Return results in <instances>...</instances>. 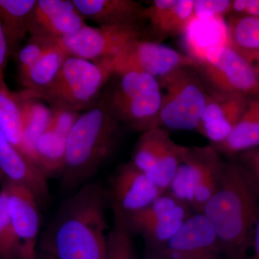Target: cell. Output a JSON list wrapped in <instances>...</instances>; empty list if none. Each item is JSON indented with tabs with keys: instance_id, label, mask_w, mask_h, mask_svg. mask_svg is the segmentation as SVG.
Wrapping results in <instances>:
<instances>
[{
	"instance_id": "obj_1",
	"label": "cell",
	"mask_w": 259,
	"mask_h": 259,
	"mask_svg": "<svg viewBox=\"0 0 259 259\" xmlns=\"http://www.w3.org/2000/svg\"><path fill=\"white\" fill-rule=\"evenodd\" d=\"M106 191L88 182L58 210L42 238V250L56 259H107Z\"/></svg>"
},
{
	"instance_id": "obj_2",
	"label": "cell",
	"mask_w": 259,
	"mask_h": 259,
	"mask_svg": "<svg viewBox=\"0 0 259 259\" xmlns=\"http://www.w3.org/2000/svg\"><path fill=\"white\" fill-rule=\"evenodd\" d=\"M226 259H247L259 214V193L243 167L223 163L217 192L204 206Z\"/></svg>"
},
{
	"instance_id": "obj_3",
	"label": "cell",
	"mask_w": 259,
	"mask_h": 259,
	"mask_svg": "<svg viewBox=\"0 0 259 259\" xmlns=\"http://www.w3.org/2000/svg\"><path fill=\"white\" fill-rule=\"evenodd\" d=\"M120 123L100 99L80 114L66 144L61 185L76 191L92 178L115 151Z\"/></svg>"
},
{
	"instance_id": "obj_4",
	"label": "cell",
	"mask_w": 259,
	"mask_h": 259,
	"mask_svg": "<svg viewBox=\"0 0 259 259\" xmlns=\"http://www.w3.org/2000/svg\"><path fill=\"white\" fill-rule=\"evenodd\" d=\"M112 76L113 71L106 62L69 56L49 88L37 93L25 92L47 102L51 108L79 112L96 105Z\"/></svg>"
},
{
	"instance_id": "obj_5",
	"label": "cell",
	"mask_w": 259,
	"mask_h": 259,
	"mask_svg": "<svg viewBox=\"0 0 259 259\" xmlns=\"http://www.w3.org/2000/svg\"><path fill=\"white\" fill-rule=\"evenodd\" d=\"M100 99L119 122L145 132L154 128L162 93L156 78L131 71L114 74Z\"/></svg>"
},
{
	"instance_id": "obj_6",
	"label": "cell",
	"mask_w": 259,
	"mask_h": 259,
	"mask_svg": "<svg viewBox=\"0 0 259 259\" xmlns=\"http://www.w3.org/2000/svg\"><path fill=\"white\" fill-rule=\"evenodd\" d=\"M158 80L162 100L154 128L197 130L209 92L195 68H181Z\"/></svg>"
},
{
	"instance_id": "obj_7",
	"label": "cell",
	"mask_w": 259,
	"mask_h": 259,
	"mask_svg": "<svg viewBox=\"0 0 259 259\" xmlns=\"http://www.w3.org/2000/svg\"><path fill=\"white\" fill-rule=\"evenodd\" d=\"M223 163L213 146L186 147L168 190L197 213L217 192Z\"/></svg>"
},
{
	"instance_id": "obj_8",
	"label": "cell",
	"mask_w": 259,
	"mask_h": 259,
	"mask_svg": "<svg viewBox=\"0 0 259 259\" xmlns=\"http://www.w3.org/2000/svg\"><path fill=\"white\" fill-rule=\"evenodd\" d=\"M195 60V69L210 91L259 96L258 73L246 57L231 44L210 48Z\"/></svg>"
},
{
	"instance_id": "obj_9",
	"label": "cell",
	"mask_w": 259,
	"mask_h": 259,
	"mask_svg": "<svg viewBox=\"0 0 259 259\" xmlns=\"http://www.w3.org/2000/svg\"><path fill=\"white\" fill-rule=\"evenodd\" d=\"M142 24L91 27L58 39L69 56L95 63L110 61L125 48L142 38Z\"/></svg>"
},
{
	"instance_id": "obj_10",
	"label": "cell",
	"mask_w": 259,
	"mask_h": 259,
	"mask_svg": "<svg viewBox=\"0 0 259 259\" xmlns=\"http://www.w3.org/2000/svg\"><path fill=\"white\" fill-rule=\"evenodd\" d=\"M191 215L188 204L166 192L146 208L122 218L131 231L142 234L148 248L158 254Z\"/></svg>"
},
{
	"instance_id": "obj_11",
	"label": "cell",
	"mask_w": 259,
	"mask_h": 259,
	"mask_svg": "<svg viewBox=\"0 0 259 259\" xmlns=\"http://www.w3.org/2000/svg\"><path fill=\"white\" fill-rule=\"evenodd\" d=\"M108 63L113 75L141 72L161 79L176 70L194 67L197 62L191 56L184 55L175 49L156 41L141 38L125 48Z\"/></svg>"
},
{
	"instance_id": "obj_12",
	"label": "cell",
	"mask_w": 259,
	"mask_h": 259,
	"mask_svg": "<svg viewBox=\"0 0 259 259\" xmlns=\"http://www.w3.org/2000/svg\"><path fill=\"white\" fill-rule=\"evenodd\" d=\"M185 148L174 142L166 130L155 127L141 135L131 161L166 192L182 161Z\"/></svg>"
},
{
	"instance_id": "obj_13",
	"label": "cell",
	"mask_w": 259,
	"mask_h": 259,
	"mask_svg": "<svg viewBox=\"0 0 259 259\" xmlns=\"http://www.w3.org/2000/svg\"><path fill=\"white\" fill-rule=\"evenodd\" d=\"M163 193L131 161L116 169L106 192L114 214L123 218L146 208Z\"/></svg>"
},
{
	"instance_id": "obj_14",
	"label": "cell",
	"mask_w": 259,
	"mask_h": 259,
	"mask_svg": "<svg viewBox=\"0 0 259 259\" xmlns=\"http://www.w3.org/2000/svg\"><path fill=\"white\" fill-rule=\"evenodd\" d=\"M158 255L163 259H226L214 228L203 213L187 218Z\"/></svg>"
},
{
	"instance_id": "obj_15",
	"label": "cell",
	"mask_w": 259,
	"mask_h": 259,
	"mask_svg": "<svg viewBox=\"0 0 259 259\" xmlns=\"http://www.w3.org/2000/svg\"><path fill=\"white\" fill-rule=\"evenodd\" d=\"M72 0H37L29 22L30 36L58 39L88 25Z\"/></svg>"
},
{
	"instance_id": "obj_16",
	"label": "cell",
	"mask_w": 259,
	"mask_h": 259,
	"mask_svg": "<svg viewBox=\"0 0 259 259\" xmlns=\"http://www.w3.org/2000/svg\"><path fill=\"white\" fill-rule=\"evenodd\" d=\"M251 98L209 91L197 131L214 144H221L231 134Z\"/></svg>"
},
{
	"instance_id": "obj_17",
	"label": "cell",
	"mask_w": 259,
	"mask_h": 259,
	"mask_svg": "<svg viewBox=\"0 0 259 259\" xmlns=\"http://www.w3.org/2000/svg\"><path fill=\"white\" fill-rule=\"evenodd\" d=\"M0 175L4 182L25 186L31 190L38 202L49 196L47 178L26 156L7 139L0 130Z\"/></svg>"
},
{
	"instance_id": "obj_18",
	"label": "cell",
	"mask_w": 259,
	"mask_h": 259,
	"mask_svg": "<svg viewBox=\"0 0 259 259\" xmlns=\"http://www.w3.org/2000/svg\"><path fill=\"white\" fill-rule=\"evenodd\" d=\"M85 20L98 26L142 24L145 8L134 0H72Z\"/></svg>"
},
{
	"instance_id": "obj_19",
	"label": "cell",
	"mask_w": 259,
	"mask_h": 259,
	"mask_svg": "<svg viewBox=\"0 0 259 259\" xmlns=\"http://www.w3.org/2000/svg\"><path fill=\"white\" fill-rule=\"evenodd\" d=\"M8 212L17 234L23 242L37 241L40 221L38 200L25 186L3 182Z\"/></svg>"
},
{
	"instance_id": "obj_20",
	"label": "cell",
	"mask_w": 259,
	"mask_h": 259,
	"mask_svg": "<svg viewBox=\"0 0 259 259\" xmlns=\"http://www.w3.org/2000/svg\"><path fill=\"white\" fill-rule=\"evenodd\" d=\"M194 0H153L144 17L160 39L187 31L194 20Z\"/></svg>"
},
{
	"instance_id": "obj_21",
	"label": "cell",
	"mask_w": 259,
	"mask_h": 259,
	"mask_svg": "<svg viewBox=\"0 0 259 259\" xmlns=\"http://www.w3.org/2000/svg\"><path fill=\"white\" fill-rule=\"evenodd\" d=\"M72 126L62 119L51 117L35 147V162L47 178L61 175L68 136Z\"/></svg>"
},
{
	"instance_id": "obj_22",
	"label": "cell",
	"mask_w": 259,
	"mask_h": 259,
	"mask_svg": "<svg viewBox=\"0 0 259 259\" xmlns=\"http://www.w3.org/2000/svg\"><path fill=\"white\" fill-rule=\"evenodd\" d=\"M69 54L59 42L44 51L36 60L18 70V78L23 90L37 93L54 82Z\"/></svg>"
},
{
	"instance_id": "obj_23",
	"label": "cell",
	"mask_w": 259,
	"mask_h": 259,
	"mask_svg": "<svg viewBox=\"0 0 259 259\" xmlns=\"http://www.w3.org/2000/svg\"><path fill=\"white\" fill-rule=\"evenodd\" d=\"M37 0H0V18L9 58L15 57L29 35V22Z\"/></svg>"
},
{
	"instance_id": "obj_24",
	"label": "cell",
	"mask_w": 259,
	"mask_h": 259,
	"mask_svg": "<svg viewBox=\"0 0 259 259\" xmlns=\"http://www.w3.org/2000/svg\"><path fill=\"white\" fill-rule=\"evenodd\" d=\"M0 130L7 139L26 156L21 95L10 90L4 73L0 74Z\"/></svg>"
},
{
	"instance_id": "obj_25",
	"label": "cell",
	"mask_w": 259,
	"mask_h": 259,
	"mask_svg": "<svg viewBox=\"0 0 259 259\" xmlns=\"http://www.w3.org/2000/svg\"><path fill=\"white\" fill-rule=\"evenodd\" d=\"M226 154L243 153L259 147V100L252 97L239 121L228 138L221 144L215 145Z\"/></svg>"
},
{
	"instance_id": "obj_26",
	"label": "cell",
	"mask_w": 259,
	"mask_h": 259,
	"mask_svg": "<svg viewBox=\"0 0 259 259\" xmlns=\"http://www.w3.org/2000/svg\"><path fill=\"white\" fill-rule=\"evenodd\" d=\"M24 121L25 153L35 165V147L51 120L52 110L45 102L32 96L27 92H20Z\"/></svg>"
},
{
	"instance_id": "obj_27",
	"label": "cell",
	"mask_w": 259,
	"mask_h": 259,
	"mask_svg": "<svg viewBox=\"0 0 259 259\" xmlns=\"http://www.w3.org/2000/svg\"><path fill=\"white\" fill-rule=\"evenodd\" d=\"M229 37L231 45L242 54L259 51V17H230Z\"/></svg>"
},
{
	"instance_id": "obj_28",
	"label": "cell",
	"mask_w": 259,
	"mask_h": 259,
	"mask_svg": "<svg viewBox=\"0 0 259 259\" xmlns=\"http://www.w3.org/2000/svg\"><path fill=\"white\" fill-rule=\"evenodd\" d=\"M23 242L10 219L4 187L0 190V259H19Z\"/></svg>"
},
{
	"instance_id": "obj_29",
	"label": "cell",
	"mask_w": 259,
	"mask_h": 259,
	"mask_svg": "<svg viewBox=\"0 0 259 259\" xmlns=\"http://www.w3.org/2000/svg\"><path fill=\"white\" fill-rule=\"evenodd\" d=\"M114 226L108 235L107 259H134V245L131 239L132 232L125 220L114 214Z\"/></svg>"
},
{
	"instance_id": "obj_30",
	"label": "cell",
	"mask_w": 259,
	"mask_h": 259,
	"mask_svg": "<svg viewBox=\"0 0 259 259\" xmlns=\"http://www.w3.org/2000/svg\"><path fill=\"white\" fill-rule=\"evenodd\" d=\"M230 0H194V16L198 20L223 18L231 13Z\"/></svg>"
},
{
	"instance_id": "obj_31",
	"label": "cell",
	"mask_w": 259,
	"mask_h": 259,
	"mask_svg": "<svg viewBox=\"0 0 259 259\" xmlns=\"http://www.w3.org/2000/svg\"><path fill=\"white\" fill-rule=\"evenodd\" d=\"M238 163L243 167L259 193V147L241 153Z\"/></svg>"
},
{
	"instance_id": "obj_32",
	"label": "cell",
	"mask_w": 259,
	"mask_h": 259,
	"mask_svg": "<svg viewBox=\"0 0 259 259\" xmlns=\"http://www.w3.org/2000/svg\"><path fill=\"white\" fill-rule=\"evenodd\" d=\"M232 11L237 15L259 17V0L232 1Z\"/></svg>"
},
{
	"instance_id": "obj_33",
	"label": "cell",
	"mask_w": 259,
	"mask_h": 259,
	"mask_svg": "<svg viewBox=\"0 0 259 259\" xmlns=\"http://www.w3.org/2000/svg\"><path fill=\"white\" fill-rule=\"evenodd\" d=\"M8 47L3 33V25H2L1 18H0V74L5 72L7 63L9 60Z\"/></svg>"
},
{
	"instance_id": "obj_34",
	"label": "cell",
	"mask_w": 259,
	"mask_h": 259,
	"mask_svg": "<svg viewBox=\"0 0 259 259\" xmlns=\"http://www.w3.org/2000/svg\"><path fill=\"white\" fill-rule=\"evenodd\" d=\"M36 241L23 242V249L19 259H38L37 253Z\"/></svg>"
},
{
	"instance_id": "obj_35",
	"label": "cell",
	"mask_w": 259,
	"mask_h": 259,
	"mask_svg": "<svg viewBox=\"0 0 259 259\" xmlns=\"http://www.w3.org/2000/svg\"><path fill=\"white\" fill-rule=\"evenodd\" d=\"M250 250H252L251 254L248 255L247 259H259V214L253 232Z\"/></svg>"
},
{
	"instance_id": "obj_36",
	"label": "cell",
	"mask_w": 259,
	"mask_h": 259,
	"mask_svg": "<svg viewBox=\"0 0 259 259\" xmlns=\"http://www.w3.org/2000/svg\"><path fill=\"white\" fill-rule=\"evenodd\" d=\"M242 54L244 55L245 57H246V59L251 63L255 71H257V73H258L259 75V51Z\"/></svg>"
},
{
	"instance_id": "obj_37",
	"label": "cell",
	"mask_w": 259,
	"mask_h": 259,
	"mask_svg": "<svg viewBox=\"0 0 259 259\" xmlns=\"http://www.w3.org/2000/svg\"><path fill=\"white\" fill-rule=\"evenodd\" d=\"M38 259H56L55 257L51 253H48L47 251L42 250L40 255H38Z\"/></svg>"
},
{
	"instance_id": "obj_38",
	"label": "cell",
	"mask_w": 259,
	"mask_h": 259,
	"mask_svg": "<svg viewBox=\"0 0 259 259\" xmlns=\"http://www.w3.org/2000/svg\"><path fill=\"white\" fill-rule=\"evenodd\" d=\"M175 259H183V258H175Z\"/></svg>"
},
{
	"instance_id": "obj_39",
	"label": "cell",
	"mask_w": 259,
	"mask_h": 259,
	"mask_svg": "<svg viewBox=\"0 0 259 259\" xmlns=\"http://www.w3.org/2000/svg\"><path fill=\"white\" fill-rule=\"evenodd\" d=\"M258 97V100H259V96H258V97Z\"/></svg>"
},
{
	"instance_id": "obj_40",
	"label": "cell",
	"mask_w": 259,
	"mask_h": 259,
	"mask_svg": "<svg viewBox=\"0 0 259 259\" xmlns=\"http://www.w3.org/2000/svg\"><path fill=\"white\" fill-rule=\"evenodd\" d=\"M151 259H157V258H151Z\"/></svg>"
}]
</instances>
